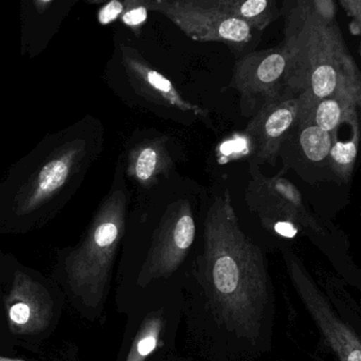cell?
Instances as JSON below:
<instances>
[{
    "label": "cell",
    "mask_w": 361,
    "mask_h": 361,
    "mask_svg": "<svg viewBox=\"0 0 361 361\" xmlns=\"http://www.w3.org/2000/svg\"><path fill=\"white\" fill-rule=\"evenodd\" d=\"M200 278L213 314L247 339L261 333L271 301L261 249L240 229L229 190L217 196L204 219Z\"/></svg>",
    "instance_id": "cell-1"
},
{
    "label": "cell",
    "mask_w": 361,
    "mask_h": 361,
    "mask_svg": "<svg viewBox=\"0 0 361 361\" xmlns=\"http://www.w3.org/2000/svg\"><path fill=\"white\" fill-rule=\"evenodd\" d=\"M282 47L287 56L284 96L299 99V118L334 94L360 102L356 63L335 18L321 16L314 1H295L287 11Z\"/></svg>",
    "instance_id": "cell-2"
},
{
    "label": "cell",
    "mask_w": 361,
    "mask_h": 361,
    "mask_svg": "<svg viewBox=\"0 0 361 361\" xmlns=\"http://www.w3.org/2000/svg\"><path fill=\"white\" fill-rule=\"evenodd\" d=\"M145 7L166 16L194 41L243 45L252 39L250 26L223 13L215 0H154Z\"/></svg>",
    "instance_id": "cell-3"
},
{
    "label": "cell",
    "mask_w": 361,
    "mask_h": 361,
    "mask_svg": "<svg viewBox=\"0 0 361 361\" xmlns=\"http://www.w3.org/2000/svg\"><path fill=\"white\" fill-rule=\"evenodd\" d=\"M287 56L282 46L251 52L234 65L230 87L240 94V107L251 118L267 103L285 98Z\"/></svg>",
    "instance_id": "cell-4"
},
{
    "label": "cell",
    "mask_w": 361,
    "mask_h": 361,
    "mask_svg": "<svg viewBox=\"0 0 361 361\" xmlns=\"http://www.w3.org/2000/svg\"><path fill=\"white\" fill-rule=\"evenodd\" d=\"M193 210L188 200L172 202L164 211L140 278L143 282L172 276L187 257L195 238Z\"/></svg>",
    "instance_id": "cell-5"
},
{
    "label": "cell",
    "mask_w": 361,
    "mask_h": 361,
    "mask_svg": "<svg viewBox=\"0 0 361 361\" xmlns=\"http://www.w3.org/2000/svg\"><path fill=\"white\" fill-rule=\"evenodd\" d=\"M285 262L298 295L301 297L338 359L340 361H361V344L358 336L336 316L329 302L308 276L302 262L291 252L286 253Z\"/></svg>",
    "instance_id": "cell-6"
},
{
    "label": "cell",
    "mask_w": 361,
    "mask_h": 361,
    "mask_svg": "<svg viewBox=\"0 0 361 361\" xmlns=\"http://www.w3.org/2000/svg\"><path fill=\"white\" fill-rule=\"evenodd\" d=\"M252 173L253 180L247 190V200L253 210L259 211L264 221L276 219V224L298 223L320 231V227L306 210L301 194L290 181L279 176L267 179L255 170Z\"/></svg>",
    "instance_id": "cell-7"
},
{
    "label": "cell",
    "mask_w": 361,
    "mask_h": 361,
    "mask_svg": "<svg viewBox=\"0 0 361 361\" xmlns=\"http://www.w3.org/2000/svg\"><path fill=\"white\" fill-rule=\"evenodd\" d=\"M299 116V99L280 98L264 105L251 118L245 135L257 161L276 164L281 147Z\"/></svg>",
    "instance_id": "cell-8"
},
{
    "label": "cell",
    "mask_w": 361,
    "mask_h": 361,
    "mask_svg": "<svg viewBox=\"0 0 361 361\" xmlns=\"http://www.w3.org/2000/svg\"><path fill=\"white\" fill-rule=\"evenodd\" d=\"M119 233V226L114 221L101 224L94 232V250L69 263V278L78 290L102 293Z\"/></svg>",
    "instance_id": "cell-9"
},
{
    "label": "cell",
    "mask_w": 361,
    "mask_h": 361,
    "mask_svg": "<svg viewBox=\"0 0 361 361\" xmlns=\"http://www.w3.org/2000/svg\"><path fill=\"white\" fill-rule=\"evenodd\" d=\"M359 105L360 102L350 97L334 94L319 101L307 113L302 115L297 122L306 121L314 124L329 133L333 138L334 132L343 122L353 123L357 121V109Z\"/></svg>",
    "instance_id": "cell-10"
},
{
    "label": "cell",
    "mask_w": 361,
    "mask_h": 361,
    "mask_svg": "<svg viewBox=\"0 0 361 361\" xmlns=\"http://www.w3.org/2000/svg\"><path fill=\"white\" fill-rule=\"evenodd\" d=\"M215 5L223 13L238 18L251 29L259 31L280 16L274 0H215Z\"/></svg>",
    "instance_id": "cell-11"
},
{
    "label": "cell",
    "mask_w": 361,
    "mask_h": 361,
    "mask_svg": "<svg viewBox=\"0 0 361 361\" xmlns=\"http://www.w3.org/2000/svg\"><path fill=\"white\" fill-rule=\"evenodd\" d=\"M172 158L166 149V139L154 140L143 145L134 161V174L139 181L149 183L160 175L168 176L172 169Z\"/></svg>",
    "instance_id": "cell-12"
},
{
    "label": "cell",
    "mask_w": 361,
    "mask_h": 361,
    "mask_svg": "<svg viewBox=\"0 0 361 361\" xmlns=\"http://www.w3.org/2000/svg\"><path fill=\"white\" fill-rule=\"evenodd\" d=\"M299 124V145L304 156L310 161L319 162L329 159L333 141L331 135L310 122H298Z\"/></svg>",
    "instance_id": "cell-13"
},
{
    "label": "cell",
    "mask_w": 361,
    "mask_h": 361,
    "mask_svg": "<svg viewBox=\"0 0 361 361\" xmlns=\"http://www.w3.org/2000/svg\"><path fill=\"white\" fill-rule=\"evenodd\" d=\"M358 128L359 124H355L353 128L354 134L352 139L348 141L336 140L329 152V159L331 169L340 178L345 181L352 176L355 162H356L357 149H358L359 136H360Z\"/></svg>",
    "instance_id": "cell-14"
},
{
    "label": "cell",
    "mask_w": 361,
    "mask_h": 361,
    "mask_svg": "<svg viewBox=\"0 0 361 361\" xmlns=\"http://www.w3.org/2000/svg\"><path fill=\"white\" fill-rule=\"evenodd\" d=\"M161 329V317H149L137 334L126 361H145L157 346Z\"/></svg>",
    "instance_id": "cell-15"
},
{
    "label": "cell",
    "mask_w": 361,
    "mask_h": 361,
    "mask_svg": "<svg viewBox=\"0 0 361 361\" xmlns=\"http://www.w3.org/2000/svg\"><path fill=\"white\" fill-rule=\"evenodd\" d=\"M68 171V166L62 160L49 162L39 174V187L45 192L56 191L66 181Z\"/></svg>",
    "instance_id": "cell-16"
},
{
    "label": "cell",
    "mask_w": 361,
    "mask_h": 361,
    "mask_svg": "<svg viewBox=\"0 0 361 361\" xmlns=\"http://www.w3.org/2000/svg\"><path fill=\"white\" fill-rule=\"evenodd\" d=\"M35 305L30 303L26 298H20L11 304L9 308V318L12 324L16 326H26L35 319L37 314L33 312Z\"/></svg>",
    "instance_id": "cell-17"
},
{
    "label": "cell",
    "mask_w": 361,
    "mask_h": 361,
    "mask_svg": "<svg viewBox=\"0 0 361 361\" xmlns=\"http://www.w3.org/2000/svg\"><path fill=\"white\" fill-rule=\"evenodd\" d=\"M122 11H123V5L117 0H113L101 10L100 14H99V20L101 24H109V23L114 22L122 13Z\"/></svg>",
    "instance_id": "cell-18"
},
{
    "label": "cell",
    "mask_w": 361,
    "mask_h": 361,
    "mask_svg": "<svg viewBox=\"0 0 361 361\" xmlns=\"http://www.w3.org/2000/svg\"><path fill=\"white\" fill-rule=\"evenodd\" d=\"M147 18V9L145 6H140V7L134 8L126 12L123 16V22L128 26H139L143 24Z\"/></svg>",
    "instance_id": "cell-19"
},
{
    "label": "cell",
    "mask_w": 361,
    "mask_h": 361,
    "mask_svg": "<svg viewBox=\"0 0 361 361\" xmlns=\"http://www.w3.org/2000/svg\"><path fill=\"white\" fill-rule=\"evenodd\" d=\"M340 5L346 10L348 16L356 18L357 23L360 24L361 3L360 0H341Z\"/></svg>",
    "instance_id": "cell-20"
},
{
    "label": "cell",
    "mask_w": 361,
    "mask_h": 361,
    "mask_svg": "<svg viewBox=\"0 0 361 361\" xmlns=\"http://www.w3.org/2000/svg\"><path fill=\"white\" fill-rule=\"evenodd\" d=\"M274 230L276 233L285 236V238H293L297 233V229L293 224L289 223H280L274 225Z\"/></svg>",
    "instance_id": "cell-21"
},
{
    "label": "cell",
    "mask_w": 361,
    "mask_h": 361,
    "mask_svg": "<svg viewBox=\"0 0 361 361\" xmlns=\"http://www.w3.org/2000/svg\"><path fill=\"white\" fill-rule=\"evenodd\" d=\"M0 361H24V360H20V359L7 358V357L0 356Z\"/></svg>",
    "instance_id": "cell-22"
}]
</instances>
